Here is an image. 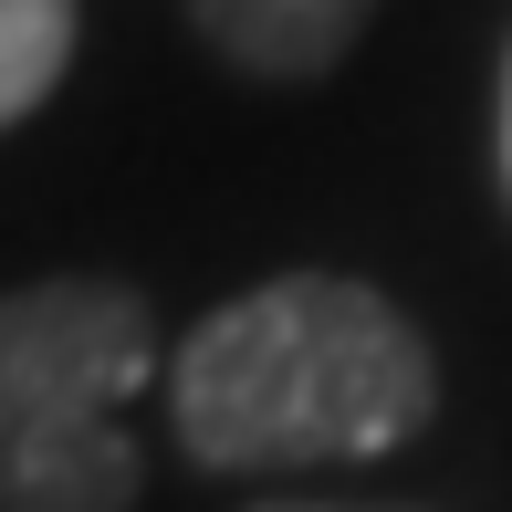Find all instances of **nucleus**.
<instances>
[{
  "instance_id": "f257e3e1",
  "label": "nucleus",
  "mask_w": 512,
  "mask_h": 512,
  "mask_svg": "<svg viewBox=\"0 0 512 512\" xmlns=\"http://www.w3.org/2000/svg\"><path fill=\"white\" fill-rule=\"evenodd\" d=\"M168 429L199 471L377 460L439 408V366L377 283L283 272L230 293L168 345Z\"/></svg>"
},
{
  "instance_id": "f03ea898",
  "label": "nucleus",
  "mask_w": 512,
  "mask_h": 512,
  "mask_svg": "<svg viewBox=\"0 0 512 512\" xmlns=\"http://www.w3.org/2000/svg\"><path fill=\"white\" fill-rule=\"evenodd\" d=\"M168 366L147 293L105 272L0 293V512H136V387Z\"/></svg>"
},
{
  "instance_id": "7ed1b4c3",
  "label": "nucleus",
  "mask_w": 512,
  "mask_h": 512,
  "mask_svg": "<svg viewBox=\"0 0 512 512\" xmlns=\"http://www.w3.org/2000/svg\"><path fill=\"white\" fill-rule=\"evenodd\" d=\"M189 21H199L209 53L241 63V74L314 84V74H335V63L366 42L377 0H189Z\"/></svg>"
},
{
  "instance_id": "20e7f679",
  "label": "nucleus",
  "mask_w": 512,
  "mask_h": 512,
  "mask_svg": "<svg viewBox=\"0 0 512 512\" xmlns=\"http://www.w3.org/2000/svg\"><path fill=\"white\" fill-rule=\"evenodd\" d=\"M74 63V0H0V126H21Z\"/></svg>"
},
{
  "instance_id": "39448f33",
  "label": "nucleus",
  "mask_w": 512,
  "mask_h": 512,
  "mask_svg": "<svg viewBox=\"0 0 512 512\" xmlns=\"http://www.w3.org/2000/svg\"><path fill=\"white\" fill-rule=\"evenodd\" d=\"M502 178H512V74H502Z\"/></svg>"
},
{
  "instance_id": "423d86ee",
  "label": "nucleus",
  "mask_w": 512,
  "mask_h": 512,
  "mask_svg": "<svg viewBox=\"0 0 512 512\" xmlns=\"http://www.w3.org/2000/svg\"><path fill=\"white\" fill-rule=\"evenodd\" d=\"M272 512H335V502H272Z\"/></svg>"
}]
</instances>
